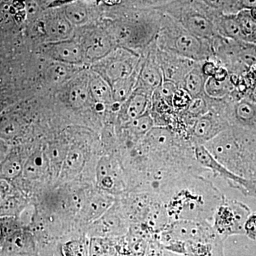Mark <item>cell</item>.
<instances>
[{
  "instance_id": "6da1fadb",
  "label": "cell",
  "mask_w": 256,
  "mask_h": 256,
  "mask_svg": "<svg viewBox=\"0 0 256 256\" xmlns=\"http://www.w3.org/2000/svg\"><path fill=\"white\" fill-rule=\"evenodd\" d=\"M161 191L160 200L171 222L212 220L224 197L210 182L190 172L165 184Z\"/></svg>"
},
{
  "instance_id": "7a4b0ae2",
  "label": "cell",
  "mask_w": 256,
  "mask_h": 256,
  "mask_svg": "<svg viewBox=\"0 0 256 256\" xmlns=\"http://www.w3.org/2000/svg\"><path fill=\"white\" fill-rule=\"evenodd\" d=\"M252 138L235 130H226L204 144L226 169L240 178L256 180V144Z\"/></svg>"
},
{
  "instance_id": "3957f363",
  "label": "cell",
  "mask_w": 256,
  "mask_h": 256,
  "mask_svg": "<svg viewBox=\"0 0 256 256\" xmlns=\"http://www.w3.org/2000/svg\"><path fill=\"white\" fill-rule=\"evenodd\" d=\"M139 64L137 54L128 48H116L95 62L92 72L98 74L111 86L114 82L132 75Z\"/></svg>"
},
{
  "instance_id": "277c9868",
  "label": "cell",
  "mask_w": 256,
  "mask_h": 256,
  "mask_svg": "<svg viewBox=\"0 0 256 256\" xmlns=\"http://www.w3.org/2000/svg\"><path fill=\"white\" fill-rule=\"evenodd\" d=\"M172 34H168L166 43L163 44L165 48L170 50L172 54L192 62H204L210 60L214 54L210 42L190 33L182 28V30H176Z\"/></svg>"
},
{
  "instance_id": "5b68a950",
  "label": "cell",
  "mask_w": 256,
  "mask_h": 256,
  "mask_svg": "<svg viewBox=\"0 0 256 256\" xmlns=\"http://www.w3.org/2000/svg\"><path fill=\"white\" fill-rule=\"evenodd\" d=\"M250 208L242 202L224 196L214 215L213 226L222 239L244 233V224L250 215Z\"/></svg>"
},
{
  "instance_id": "8992f818",
  "label": "cell",
  "mask_w": 256,
  "mask_h": 256,
  "mask_svg": "<svg viewBox=\"0 0 256 256\" xmlns=\"http://www.w3.org/2000/svg\"><path fill=\"white\" fill-rule=\"evenodd\" d=\"M194 153L196 161L202 168L208 169L214 174L223 178L230 186L237 188L246 196L256 198V180H246L230 172L217 162L202 144L195 146Z\"/></svg>"
},
{
  "instance_id": "52a82bcc",
  "label": "cell",
  "mask_w": 256,
  "mask_h": 256,
  "mask_svg": "<svg viewBox=\"0 0 256 256\" xmlns=\"http://www.w3.org/2000/svg\"><path fill=\"white\" fill-rule=\"evenodd\" d=\"M97 184L108 193L118 194L126 188L124 175L117 160L112 156H102L96 169Z\"/></svg>"
},
{
  "instance_id": "ba28073f",
  "label": "cell",
  "mask_w": 256,
  "mask_h": 256,
  "mask_svg": "<svg viewBox=\"0 0 256 256\" xmlns=\"http://www.w3.org/2000/svg\"><path fill=\"white\" fill-rule=\"evenodd\" d=\"M45 55L56 62L79 66L86 62L84 50L78 40L72 38L64 41L48 42L43 47Z\"/></svg>"
},
{
  "instance_id": "9c48e42d",
  "label": "cell",
  "mask_w": 256,
  "mask_h": 256,
  "mask_svg": "<svg viewBox=\"0 0 256 256\" xmlns=\"http://www.w3.org/2000/svg\"><path fill=\"white\" fill-rule=\"evenodd\" d=\"M78 41L82 45L86 62H98L114 50L111 37L99 28L88 31Z\"/></svg>"
},
{
  "instance_id": "30bf717a",
  "label": "cell",
  "mask_w": 256,
  "mask_h": 256,
  "mask_svg": "<svg viewBox=\"0 0 256 256\" xmlns=\"http://www.w3.org/2000/svg\"><path fill=\"white\" fill-rule=\"evenodd\" d=\"M178 21L186 31L200 38L210 42L218 36L215 24L201 12L197 10L184 12L180 15Z\"/></svg>"
},
{
  "instance_id": "8fae6325",
  "label": "cell",
  "mask_w": 256,
  "mask_h": 256,
  "mask_svg": "<svg viewBox=\"0 0 256 256\" xmlns=\"http://www.w3.org/2000/svg\"><path fill=\"white\" fill-rule=\"evenodd\" d=\"M227 129V124L222 122L218 118L213 114H206L195 121L192 128V136L196 146H204Z\"/></svg>"
},
{
  "instance_id": "7c38bea8",
  "label": "cell",
  "mask_w": 256,
  "mask_h": 256,
  "mask_svg": "<svg viewBox=\"0 0 256 256\" xmlns=\"http://www.w3.org/2000/svg\"><path fill=\"white\" fill-rule=\"evenodd\" d=\"M151 92L136 88L131 96L121 106V118L124 124L140 117L148 112Z\"/></svg>"
},
{
  "instance_id": "4fadbf2b",
  "label": "cell",
  "mask_w": 256,
  "mask_h": 256,
  "mask_svg": "<svg viewBox=\"0 0 256 256\" xmlns=\"http://www.w3.org/2000/svg\"><path fill=\"white\" fill-rule=\"evenodd\" d=\"M72 24L64 15L63 11L52 13L45 21V33L50 42L64 41L68 40L74 32Z\"/></svg>"
},
{
  "instance_id": "5bb4252c",
  "label": "cell",
  "mask_w": 256,
  "mask_h": 256,
  "mask_svg": "<svg viewBox=\"0 0 256 256\" xmlns=\"http://www.w3.org/2000/svg\"><path fill=\"white\" fill-rule=\"evenodd\" d=\"M67 100L74 108H82L92 101L89 89L88 76L77 75L72 79L67 90Z\"/></svg>"
},
{
  "instance_id": "9a60e30c",
  "label": "cell",
  "mask_w": 256,
  "mask_h": 256,
  "mask_svg": "<svg viewBox=\"0 0 256 256\" xmlns=\"http://www.w3.org/2000/svg\"><path fill=\"white\" fill-rule=\"evenodd\" d=\"M50 168V161L46 152L36 151L24 163L22 174L26 180H36L44 176Z\"/></svg>"
},
{
  "instance_id": "2e32d148",
  "label": "cell",
  "mask_w": 256,
  "mask_h": 256,
  "mask_svg": "<svg viewBox=\"0 0 256 256\" xmlns=\"http://www.w3.org/2000/svg\"><path fill=\"white\" fill-rule=\"evenodd\" d=\"M89 89L92 100L101 105H112L114 104L112 88L108 82L94 72L88 75Z\"/></svg>"
},
{
  "instance_id": "e0dca14e",
  "label": "cell",
  "mask_w": 256,
  "mask_h": 256,
  "mask_svg": "<svg viewBox=\"0 0 256 256\" xmlns=\"http://www.w3.org/2000/svg\"><path fill=\"white\" fill-rule=\"evenodd\" d=\"M114 202V198L109 194H97L94 195L82 205L84 218L90 222L100 218L112 206Z\"/></svg>"
},
{
  "instance_id": "ac0fdd59",
  "label": "cell",
  "mask_w": 256,
  "mask_h": 256,
  "mask_svg": "<svg viewBox=\"0 0 256 256\" xmlns=\"http://www.w3.org/2000/svg\"><path fill=\"white\" fill-rule=\"evenodd\" d=\"M164 77L160 66L148 62L141 66L137 82L140 86L138 88L152 92L161 86Z\"/></svg>"
},
{
  "instance_id": "d6986e66",
  "label": "cell",
  "mask_w": 256,
  "mask_h": 256,
  "mask_svg": "<svg viewBox=\"0 0 256 256\" xmlns=\"http://www.w3.org/2000/svg\"><path fill=\"white\" fill-rule=\"evenodd\" d=\"M202 65L194 66L182 80V89L188 92L192 99L200 97L204 92L206 78L202 70Z\"/></svg>"
},
{
  "instance_id": "ffe728a7",
  "label": "cell",
  "mask_w": 256,
  "mask_h": 256,
  "mask_svg": "<svg viewBox=\"0 0 256 256\" xmlns=\"http://www.w3.org/2000/svg\"><path fill=\"white\" fill-rule=\"evenodd\" d=\"M79 66L68 65L60 62H54L46 69V78L54 85L70 82L78 75Z\"/></svg>"
},
{
  "instance_id": "44dd1931",
  "label": "cell",
  "mask_w": 256,
  "mask_h": 256,
  "mask_svg": "<svg viewBox=\"0 0 256 256\" xmlns=\"http://www.w3.org/2000/svg\"><path fill=\"white\" fill-rule=\"evenodd\" d=\"M139 67L140 64L132 75L130 76L128 78L118 80L111 86L114 102L122 105L134 92L137 85L140 70Z\"/></svg>"
},
{
  "instance_id": "7402d4cb",
  "label": "cell",
  "mask_w": 256,
  "mask_h": 256,
  "mask_svg": "<svg viewBox=\"0 0 256 256\" xmlns=\"http://www.w3.org/2000/svg\"><path fill=\"white\" fill-rule=\"evenodd\" d=\"M85 165V156L80 149L72 148L68 150L62 166V178H73L80 174Z\"/></svg>"
},
{
  "instance_id": "603a6c76",
  "label": "cell",
  "mask_w": 256,
  "mask_h": 256,
  "mask_svg": "<svg viewBox=\"0 0 256 256\" xmlns=\"http://www.w3.org/2000/svg\"><path fill=\"white\" fill-rule=\"evenodd\" d=\"M217 33L226 38L242 40L237 14H224L217 18L215 24Z\"/></svg>"
},
{
  "instance_id": "cb8c5ba5",
  "label": "cell",
  "mask_w": 256,
  "mask_h": 256,
  "mask_svg": "<svg viewBox=\"0 0 256 256\" xmlns=\"http://www.w3.org/2000/svg\"><path fill=\"white\" fill-rule=\"evenodd\" d=\"M24 163L16 152H11L0 163V178L10 181L22 174Z\"/></svg>"
},
{
  "instance_id": "d4e9b609",
  "label": "cell",
  "mask_w": 256,
  "mask_h": 256,
  "mask_svg": "<svg viewBox=\"0 0 256 256\" xmlns=\"http://www.w3.org/2000/svg\"><path fill=\"white\" fill-rule=\"evenodd\" d=\"M154 119L148 111L140 117L124 124V128L134 136H142L148 134L154 128Z\"/></svg>"
},
{
  "instance_id": "484cf974",
  "label": "cell",
  "mask_w": 256,
  "mask_h": 256,
  "mask_svg": "<svg viewBox=\"0 0 256 256\" xmlns=\"http://www.w3.org/2000/svg\"><path fill=\"white\" fill-rule=\"evenodd\" d=\"M63 12L73 26H82L88 20L87 8L80 3H69L65 6Z\"/></svg>"
},
{
  "instance_id": "4316f807",
  "label": "cell",
  "mask_w": 256,
  "mask_h": 256,
  "mask_svg": "<svg viewBox=\"0 0 256 256\" xmlns=\"http://www.w3.org/2000/svg\"><path fill=\"white\" fill-rule=\"evenodd\" d=\"M233 87L234 84L229 77L224 82H218L210 77L205 84L204 92L213 98H220L230 92Z\"/></svg>"
},
{
  "instance_id": "83f0119b",
  "label": "cell",
  "mask_w": 256,
  "mask_h": 256,
  "mask_svg": "<svg viewBox=\"0 0 256 256\" xmlns=\"http://www.w3.org/2000/svg\"><path fill=\"white\" fill-rule=\"evenodd\" d=\"M26 202L22 196H9L0 204V218L18 217L26 206Z\"/></svg>"
},
{
  "instance_id": "f1b7e54d",
  "label": "cell",
  "mask_w": 256,
  "mask_h": 256,
  "mask_svg": "<svg viewBox=\"0 0 256 256\" xmlns=\"http://www.w3.org/2000/svg\"><path fill=\"white\" fill-rule=\"evenodd\" d=\"M242 30V40L254 38L256 35V20L250 15V12L242 11L237 14Z\"/></svg>"
},
{
  "instance_id": "f546056e",
  "label": "cell",
  "mask_w": 256,
  "mask_h": 256,
  "mask_svg": "<svg viewBox=\"0 0 256 256\" xmlns=\"http://www.w3.org/2000/svg\"><path fill=\"white\" fill-rule=\"evenodd\" d=\"M20 128V124L16 120L4 116L0 119V138L4 140L14 138L18 134Z\"/></svg>"
},
{
  "instance_id": "4dcf8cb0",
  "label": "cell",
  "mask_w": 256,
  "mask_h": 256,
  "mask_svg": "<svg viewBox=\"0 0 256 256\" xmlns=\"http://www.w3.org/2000/svg\"><path fill=\"white\" fill-rule=\"evenodd\" d=\"M21 230L20 224L16 217H3L0 218V230H1V240L8 239Z\"/></svg>"
},
{
  "instance_id": "1f68e13d",
  "label": "cell",
  "mask_w": 256,
  "mask_h": 256,
  "mask_svg": "<svg viewBox=\"0 0 256 256\" xmlns=\"http://www.w3.org/2000/svg\"><path fill=\"white\" fill-rule=\"evenodd\" d=\"M68 148L62 144H52L48 146L46 152L50 163L63 164L64 160L67 156Z\"/></svg>"
},
{
  "instance_id": "d6a6232c",
  "label": "cell",
  "mask_w": 256,
  "mask_h": 256,
  "mask_svg": "<svg viewBox=\"0 0 256 256\" xmlns=\"http://www.w3.org/2000/svg\"><path fill=\"white\" fill-rule=\"evenodd\" d=\"M192 101V98L183 89L178 88L172 100V105L176 108H188Z\"/></svg>"
},
{
  "instance_id": "836d02e7",
  "label": "cell",
  "mask_w": 256,
  "mask_h": 256,
  "mask_svg": "<svg viewBox=\"0 0 256 256\" xmlns=\"http://www.w3.org/2000/svg\"><path fill=\"white\" fill-rule=\"evenodd\" d=\"M188 112L193 116H202L207 114V106L204 99L200 97L192 99L191 102L188 107Z\"/></svg>"
},
{
  "instance_id": "e575fe53",
  "label": "cell",
  "mask_w": 256,
  "mask_h": 256,
  "mask_svg": "<svg viewBox=\"0 0 256 256\" xmlns=\"http://www.w3.org/2000/svg\"><path fill=\"white\" fill-rule=\"evenodd\" d=\"M244 233L248 238L256 240V212L250 213L244 224Z\"/></svg>"
},
{
  "instance_id": "d590c367",
  "label": "cell",
  "mask_w": 256,
  "mask_h": 256,
  "mask_svg": "<svg viewBox=\"0 0 256 256\" xmlns=\"http://www.w3.org/2000/svg\"><path fill=\"white\" fill-rule=\"evenodd\" d=\"M218 67L220 66H218L214 62L208 60L204 62L203 64H202V70L203 72L204 75L208 78L214 76Z\"/></svg>"
},
{
  "instance_id": "8d00e7d4",
  "label": "cell",
  "mask_w": 256,
  "mask_h": 256,
  "mask_svg": "<svg viewBox=\"0 0 256 256\" xmlns=\"http://www.w3.org/2000/svg\"><path fill=\"white\" fill-rule=\"evenodd\" d=\"M10 186L6 180L0 178V204L10 196Z\"/></svg>"
},
{
  "instance_id": "74e56055",
  "label": "cell",
  "mask_w": 256,
  "mask_h": 256,
  "mask_svg": "<svg viewBox=\"0 0 256 256\" xmlns=\"http://www.w3.org/2000/svg\"><path fill=\"white\" fill-rule=\"evenodd\" d=\"M10 152V146L2 138H0V163L6 158Z\"/></svg>"
},
{
  "instance_id": "f35d334b",
  "label": "cell",
  "mask_w": 256,
  "mask_h": 256,
  "mask_svg": "<svg viewBox=\"0 0 256 256\" xmlns=\"http://www.w3.org/2000/svg\"><path fill=\"white\" fill-rule=\"evenodd\" d=\"M228 77V70L223 66H220L212 78L218 80V82H224V80H226Z\"/></svg>"
},
{
  "instance_id": "ab89813d",
  "label": "cell",
  "mask_w": 256,
  "mask_h": 256,
  "mask_svg": "<svg viewBox=\"0 0 256 256\" xmlns=\"http://www.w3.org/2000/svg\"><path fill=\"white\" fill-rule=\"evenodd\" d=\"M3 106H3L2 101L1 98H0V112L3 110Z\"/></svg>"
},
{
  "instance_id": "60d3db41",
  "label": "cell",
  "mask_w": 256,
  "mask_h": 256,
  "mask_svg": "<svg viewBox=\"0 0 256 256\" xmlns=\"http://www.w3.org/2000/svg\"><path fill=\"white\" fill-rule=\"evenodd\" d=\"M0 242H1V230H0Z\"/></svg>"
}]
</instances>
